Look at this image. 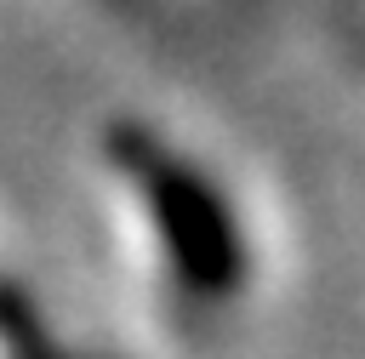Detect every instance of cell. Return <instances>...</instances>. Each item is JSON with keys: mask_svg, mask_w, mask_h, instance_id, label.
Returning a JSON list of instances; mask_svg holds the SVG:
<instances>
[{"mask_svg": "<svg viewBox=\"0 0 365 359\" xmlns=\"http://www.w3.org/2000/svg\"><path fill=\"white\" fill-rule=\"evenodd\" d=\"M0 359H108V353L68 342L63 325L46 313V302L23 279L0 274Z\"/></svg>", "mask_w": 365, "mask_h": 359, "instance_id": "cell-2", "label": "cell"}, {"mask_svg": "<svg viewBox=\"0 0 365 359\" xmlns=\"http://www.w3.org/2000/svg\"><path fill=\"white\" fill-rule=\"evenodd\" d=\"M97 154L108 177L125 188L171 296L205 313H222L251 296L257 285L251 222L228 194V182L200 154H188L171 131H160L143 114L103 120Z\"/></svg>", "mask_w": 365, "mask_h": 359, "instance_id": "cell-1", "label": "cell"}]
</instances>
